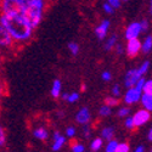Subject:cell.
Returning a JSON list of instances; mask_svg holds the SVG:
<instances>
[{
    "mask_svg": "<svg viewBox=\"0 0 152 152\" xmlns=\"http://www.w3.org/2000/svg\"><path fill=\"white\" fill-rule=\"evenodd\" d=\"M0 22L9 32L15 45H24L32 40L34 28L31 26V23L22 12L0 14Z\"/></svg>",
    "mask_w": 152,
    "mask_h": 152,
    "instance_id": "obj_1",
    "label": "cell"
},
{
    "mask_svg": "<svg viewBox=\"0 0 152 152\" xmlns=\"http://www.w3.org/2000/svg\"><path fill=\"white\" fill-rule=\"evenodd\" d=\"M48 5H49V0H31L24 6L22 14L24 15V17L27 18V21L31 23V26L34 29L42 23Z\"/></svg>",
    "mask_w": 152,
    "mask_h": 152,
    "instance_id": "obj_2",
    "label": "cell"
},
{
    "mask_svg": "<svg viewBox=\"0 0 152 152\" xmlns=\"http://www.w3.org/2000/svg\"><path fill=\"white\" fill-rule=\"evenodd\" d=\"M15 43L10 37L9 32L6 28L3 26V23L0 22V50L6 51V50H14L15 49Z\"/></svg>",
    "mask_w": 152,
    "mask_h": 152,
    "instance_id": "obj_3",
    "label": "cell"
},
{
    "mask_svg": "<svg viewBox=\"0 0 152 152\" xmlns=\"http://www.w3.org/2000/svg\"><path fill=\"white\" fill-rule=\"evenodd\" d=\"M142 95V91L137 90L135 86H132V88H128L126 91L124 93V96H123V102L126 105V106H130V105H135L137 102H140V97Z\"/></svg>",
    "mask_w": 152,
    "mask_h": 152,
    "instance_id": "obj_4",
    "label": "cell"
},
{
    "mask_svg": "<svg viewBox=\"0 0 152 152\" xmlns=\"http://www.w3.org/2000/svg\"><path fill=\"white\" fill-rule=\"evenodd\" d=\"M141 51V42L139 38L135 39H129L126 40V44L124 46V53L126 54L128 57H136Z\"/></svg>",
    "mask_w": 152,
    "mask_h": 152,
    "instance_id": "obj_5",
    "label": "cell"
},
{
    "mask_svg": "<svg viewBox=\"0 0 152 152\" xmlns=\"http://www.w3.org/2000/svg\"><path fill=\"white\" fill-rule=\"evenodd\" d=\"M132 117H133V122H134L135 128H140V126L145 125L151 119V112L146 111L145 108H141V110L136 111Z\"/></svg>",
    "mask_w": 152,
    "mask_h": 152,
    "instance_id": "obj_6",
    "label": "cell"
},
{
    "mask_svg": "<svg viewBox=\"0 0 152 152\" xmlns=\"http://www.w3.org/2000/svg\"><path fill=\"white\" fill-rule=\"evenodd\" d=\"M142 32H141V26H140V21H134L132 23H129L126 26L125 31H124V37L126 40L129 39H135V38H139Z\"/></svg>",
    "mask_w": 152,
    "mask_h": 152,
    "instance_id": "obj_7",
    "label": "cell"
},
{
    "mask_svg": "<svg viewBox=\"0 0 152 152\" xmlns=\"http://www.w3.org/2000/svg\"><path fill=\"white\" fill-rule=\"evenodd\" d=\"M141 77H144V75L140 74V72L137 71V68H132L129 71H126V73L124 75V85H125V88L128 89V88L134 86L136 84V82Z\"/></svg>",
    "mask_w": 152,
    "mask_h": 152,
    "instance_id": "obj_8",
    "label": "cell"
},
{
    "mask_svg": "<svg viewBox=\"0 0 152 152\" xmlns=\"http://www.w3.org/2000/svg\"><path fill=\"white\" fill-rule=\"evenodd\" d=\"M110 27H111V21L110 20H102L101 21L96 28H95V35L99 40H105L107 38V34H108V31H110Z\"/></svg>",
    "mask_w": 152,
    "mask_h": 152,
    "instance_id": "obj_9",
    "label": "cell"
},
{
    "mask_svg": "<svg viewBox=\"0 0 152 152\" xmlns=\"http://www.w3.org/2000/svg\"><path fill=\"white\" fill-rule=\"evenodd\" d=\"M75 122L80 125H84V124H90L91 122V113H90V110L88 107H80L78 110V112L75 113V117H74Z\"/></svg>",
    "mask_w": 152,
    "mask_h": 152,
    "instance_id": "obj_10",
    "label": "cell"
},
{
    "mask_svg": "<svg viewBox=\"0 0 152 152\" xmlns=\"http://www.w3.org/2000/svg\"><path fill=\"white\" fill-rule=\"evenodd\" d=\"M66 136L62 135L58 130H55L53 134V142H51V150L54 152H58L60 150H62V147L66 144Z\"/></svg>",
    "mask_w": 152,
    "mask_h": 152,
    "instance_id": "obj_11",
    "label": "cell"
},
{
    "mask_svg": "<svg viewBox=\"0 0 152 152\" xmlns=\"http://www.w3.org/2000/svg\"><path fill=\"white\" fill-rule=\"evenodd\" d=\"M32 135H33L34 139H37V140H39V141H46L49 139V136H50L49 129L43 124L34 126V128L32 129Z\"/></svg>",
    "mask_w": 152,
    "mask_h": 152,
    "instance_id": "obj_12",
    "label": "cell"
},
{
    "mask_svg": "<svg viewBox=\"0 0 152 152\" xmlns=\"http://www.w3.org/2000/svg\"><path fill=\"white\" fill-rule=\"evenodd\" d=\"M140 104L142 108H145L148 112H152V94L148 93H142L140 97Z\"/></svg>",
    "mask_w": 152,
    "mask_h": 152,
    "instance_id": "obj_13",
    "label": "cell"
},
{
    "mask_svg": "<svg viewBox=\"0 0 152 152\" xmlns=\"http://www.w3.org/2000/svg\"><path fill=\"white\" fill-rule=\"evenodd\" d=\"M50 94L54 99H58L62 94V82L60 79H55L51 84V89H50Z\"/></svg>",
    "mask_w": 152,
    "mask_h": 152,
    "instance_id": "obj_14",
    "label": "cell"
},
{
    "mask_svg": "<svg viewBox=\"0 0 152 152\" xmlns=\"http://www.w3.org/2000/svg\"><path fill=\"white\" fill-rule=\"evenodd\" d=\"M101 139L104 141H110L112 139H115V128L113 126H105L101 129Z\"/></svg>",
    "mask_w": 152,
    "mask_h": 152,
    "instance_id": "obj_15",
    "label": "cell"
},
{
    "mask_svg": "<svg viewBox=\"0 0 152 152\" xmlns=\"http://www.w3.org/2000/svg\"><path fill=\"white\" fill-rule=\"evenodd\" d=\"M117 43H118V37L116 34H112L108 38H106V40L104 43V49L106 51H111V50H113V48H115V45Z\"/></svg>",
    "mask_w": 152,
    "mask_h": 152,
    "instance_id": "obj_16",
    "label": "cell"
},
{
    "mask_svg": "<svg viewBox=\"0 0 152 152\" xmlns=\"http://www.w3.org/2000/svg\"><path fill=\"white\" fill-rule=\"evenodd\" d=\"M141 51L144 54H150L152 51V35H147L141 42Z\"/></svg>",
    "mask_w": 152,
    "mask_h": 152,
    "instance_id": "obj_17",
    "label": "cell"
},
{
    "mask_svg": "<svg viewBox=\"0 0 152 152\" xmlns=\"http://www.w3.org/2000/svg\"><path fill=\"white\" fill-rule=\"evenodd\" d=\"M104 102H105V105H107V106H110V107H117V106H119V97H116V96H113V95H110V96H106L105 97V100H104Z\"/></svg>",
    "mask_w": 152,
    "mask_h": 152,
    "instance_id": "obj_18",
    "label": "cell"
},
{
    "mask_svg": "<svg viewBox=\"0 0 152 152\" xmlns=\"http://www.w3.org/2000/svg\"><path fill=\"white\" fill-rule=\"evenodd\" d=\"M6 141H7V134H6L4 125L0 122V151L6 146Z\"/></svg>",
    "mask_w": 152,
    "mask_h": 152,
    "instance_id": "obj_19",
    "label": "cell"
},
{
    "mask_svg": "<svg viewBox=\"0 0 152 152\" xmlns=\"http://www.w3.org/2000/svg\"><path fill=\"white\" fill-rule=\"evenodd\" d=\"M102 146H104V140L101 137H95V139H93L91 142H90V150L93 152H96V151L101 150V147H102Z\"/></svg>",
    "mask_w": 152,
    "mask_h": 152,
    "instance_id": "obj_20",
    "label": "cell"
},
{
    "mask_svg": "<svg viewBox=\"0 0 152 152\" xmlns=\"http://www.w3.org/2000/svg\"><path fill=\"white\" fill-rule=\"evenodd\" d=\"M112 115V107L107 105H102L99 108V116L100 117H110Z\"/></svg>",
    "mask_w": 152,
    "mask_h": 152,
    "instance_id": "obj_21",
    "label": "cell"
},
{
    "mask_svg": "<svg viewBox=\"0 0 152 152\" xmlns=\"http://www.w3.org/2000/svg\"><path fill=\"white\" fill-rule=\"evenodd\" d=\"M117 146H118V141L116 139H112V140L107 141V144L105 146V152H116Z\"/></svg>",
    "mask_w": 152,
    "mask_h": 152,
    "instance_id": "obj_22",
    "label": "cell"
},
{
    "mask_svg": "<svg viewBox=\"0 0 152 152\" xmlns=\"http://www.w3.org/2000/svg\"><path fill=\"white\" fill-rule=\"evenodd\" d=\"M150 67H151V62H150L148 60H146V61H144L141 65L139 66V67H136V68H137L139 72H140L141 75H145V74L150 71Z\"/></svg>",
    "mask_w": 152,
    "mask_h": 152,
    "instance_id": "obj_23",
    "label": "cell"
},
{
    "mask_svg": "<svg viewBox=\"0 0 152 152\" xmlns=\"http://www.w3.org/2000/svg\"><path fill=\"white\" fill-rule=\"evenodd\" d=\"M69 147L71 152H85V146L79 141H73Z\"/></svg>",
    "mask_w": 152,
    "mask_h": 152,
    "instance_id": "obj_24",
    "label": "cell"
},
{
    "mask_svg": "<svg viewBox=\"0 0 152 152\" xmlns=\"http://www.w3.org/2000/svg\"><path fill=\"white\" fill-rule=\"evenodd\" d=\"M68 51L73 55V56H77L79 54V45L75 43V42H69L68 43Z\"/></svg>",
    "mask_w": 152,
    "mask_h": 152,
    "instance_id": "obj_25",
    "label": "cell"
},
{
    "mask_svg": "<svg viewBox=\"0 0 152 152\" xmlns=\"http://www.w3.org/2000/svg\"><path fill=\"white\" fill-rule=\"evenodd\" d=\"M117 116H118L119 118H125V117L130 116V107H129V106H123V107L118 108Z\"/></svg>",
    "mask_w": 152,
    "mask_h": 152,
    "instance_id": "obj_26",
    "label": "cell"
},
{
    "mask_svg": "<svg viewBox=\"0 0 152 152\" xmlns=\"http://www.w3.org/2000/svg\"><path fill=\"white\" fill-rule=\"evenodd\" d=\"M79 93H77V91H72V93H68V96H67V99H66V101L67 102H69V104H74V102H77V101L79 100Z\"/></svg>",
    "mask_w": 152,
    "mask_h": 152,
    "instance_id": "obj_27",
    "label": "cell"
},
{
    "mask_svg": "<svg viewBox=\"0 0 152 152\" xmlns=\"http://www.w3.org/2000/svg\"><path fill=\"white\" fill-rule=\"evenodd\" d=\"M125 121H124V126L128 130H134L135 129V125H134V122H133V117L132 116H128V117H125L124 118Z\"/></svg>",
    "mask_w": 152,
    "mask_h": 152,
    "instance_id": "obj_28",
    "label": "cell"
},
{
    "mask_svg": "<svg viewBox=\"0 0 152 152\" xmlns=\"http://www.w3.org/2000/svg\"><path fill=\"white\" fill-rule=\"evenodd\" d=\"M75 134H77V130H75V128H74L73 125L67 126L66 130H65V136L68 137V139H73L75 136Z\"/></svg>",
    "mask_w": 152,
    "mask_h": 152,
    "instance_id": "obj_29",
    "label": "cell"
},
{
    "mask_svg": "<svg viewBox=\"0 0 152 152\" xmlns=\"http://www.w3.org/2000/svg\"><path fill=\"white\" fill-rule=\"evenodd\" d=\"M82 133H83V136L85 139H89L91 136V126H90V124L82 125Z\"/></svg>",
    "mask_w": 152,
    "mask_h": 152,
    "instance_id": "obj_30",
    "label": "cell"
},
{
    "mask_svg": "<svg viewBox=\"0 0 152 152\" xmlns=\"http://www.w3.org/2000/svg\"><path fill=\"white\" fill-rule=\"evenodd\" d=\"M116 152H130V146L128 142H118Z\"/></svg>",
    "mask_w": 152,
    "mask_h": 152,
    "instance_id": "obj_31",
    "label": "cell"
},
{
    "mask_svg": "<svg viewBox=\"0 0 152 152\" xmlns=\"http://www.w3.org/2000/svg\"><path fill=\"white\" fill-rule=\"evenodd\" d=\"M142 93L152 94V78L145 80V84H144V88H142Z\"/></svg>",
    "mask_w": 152,
    "mask_h": 152,
    "instance_id": "obj_32",
    "label": "cell"
},
{
    "mask_svg": "<svg viewBox=\"0 0 152 152\" xmlns=\"http://www.w3.org/2000/svg\"><path fill=\"white\" fill-rule=\"evenodd\" d=\"M121 85L119 84H115L112 88H111V95L116 96V97H119L121 96Z\"/></svg>",
    "mask_w": 152,
    "mask_h": 152,
    "instance_id": "obj_33",
    "label": "cell"
},
{
    "mask_svg": "<svg viewBox=\"0 0 152 152\" xmlns=\"http://www.w3.org/2000/svg\"><path fill=\"white\" fill-rule=\"evenodd\" d=\"M6 94V86H5V82L1 79V77H0V102L3 101L4 96Z\"/></svg>",
    "mask_w": 152,
    "mask_h": 152,
    "instance_id": "obj_34",
    "label": "cell"
},
{
    "mask_svg": "<svg viewBox=\"0 0 152 152\" xmlns=\"http://www.w3.org/2000/svg\"><path fill=\"white\" fill-rule=\"evenodd\" d=\"M102 10L105 11V14H108V15H113V14H115V11H116L115 9H113V7L107 3V1L102 5Z\"/></svg>",
    "mask_w": 152,
    "mask_h": 152,
    "instance_id": "obj_35",
    "label": "cell"
},
{
    "mask_svg": "<svg viewBox=\"0 0 152 152\" xmlns=\"http://www.w3.org/2000/svg\"><path fill=\"white\" fill-rule=\"evenodd\" d=\"M113 50H115V53L117 55H122V54H124V45L122 43H117L115 45V48H113Z\"/></svg>",
    "mask_w": 152,
    "mask_h": 152,
    "instance_id": "obj_36",
    "label": "cell"
},
{
    "mask_svg": "<svg viewBox=\"0 0 152 152\" xmlns=\"http://www.w3.org/2000/svg\"><path fill=\"white\" fill-rule=\"evenodd\" d=\"M140 26H141V32H142V33L148 32V29H150V23H148L147 20H141V21H140Z\"/></svg>",
    "mask_w": 152,
    "mask_h": 152,
    "instance_id": "obj_37",
    "label": "cell"
},
{
    "mask_svg": "<svg viewBox=\"0 0 152 152\" xmlns=\"http://www.w3.org/2000/svg\"><path fill=\"white\" fill-rule=\"evenodd\" d=\"M101 79H102L104 82H110L112 79V73L110 71H104L102 73H101Z\"/></svg>",
    "mask_w": 152,
    "mask_h": 152,
    "instance_id": "obj_38",
    "label": "cell"
},
{
    "mask_svg": "<svg viewBox=\"0 0 152 152\" xmlns=\"http://www.w3.org/2000/svg\"><path fill=\"white\" fill-rule=\"evenodd\" d=\"M106 1H107L113 9H115V10L119 9L121 5H122V1H121V0H106Z\"/></svg>",
    "mask_w": 152,
    "mask_h": 152,
    "instance_id": "obj_39",
    "label": "cell"
},
{
    "mask_svg": "<svg viewBox=\"0 0 152 152\" xmlns=\"http://www.w3.org/2000/svg\"><path fill=\"white\" fill-rule=\"evenodd\" d=\"M145 80H146V79H145V77H141L140 79H139V80L136 82V84H135L134 86L136 88V89H137V90H140V91H142V88H144Z\"/></svg>",
    "mask_w": 152,
    "mask_h": 152,
    "instance_id": "obj_40",
    "label": "cell"
},
{
    "mask_svg": "<svg viewBox=\"0 0 152 152\" xmlns=\"http://www.w3.org/2000/svg\"><path fill=\"white\" fill-rule=\"evenodd\" d=\"M16 1H17V4L21 6V9H22V11H23V9H24V6H26L29 1H31V0H16Z\"/></svg>",
    "mask_w": 152,
    "mask_h": 152,
    "instance_id": "obj_41",
    "label": "cell"
},
{
    "mask_svg": "<svg viewBox=\"0 0 152 152\" xmlns=\"http://www.w3.org/2000/svg\"><path fill=\"white\" fill-rule=\"evenodd\" d=\"M134 152H146V148H145V146H144V145H139V146H136V147H135Z\"/></svg>",
    "mask_w": 152,
    "mask_h": 152,
    "instance_id": "obj_42",
    "label": "cell"
},
{
    "mask_svg": "<svg viewBox=\"0 0 152 152\" xmlns=\"http://www.w3.org/2000/svg\"><path fill=\"white\" fill-rule=\"evenodd\" d=\"M147 139H148V140L152 142V126H151V128H150V130H148V134H147Z\"/></svg>",
    "mask_w": 152,
    "mask_h": 152,
    "instance_id": "obj_43",
    "label": "cell"
},
{
    "mask_svg": "<svg viewBox=\"0 0 152 152\" xmlns=\"http://www.w3.org/2000/svg\"><path fill=\"white\" fill-rule=\"evenodd\" d=\"M4 62V51L3 50H0V65Z\"/></svg>",
    "mask_w": 152,
    "mask_h": 152,
    "instance_id": "obj_44",
    "label": "cell"
},
{
    "mask_svg": "<svg viewBox=\"0 0 152 152\" xmlns=\"http://www.w3.org/2000/svg\"><path fill=\"white\" fill-rule=\"evenodd\" d=\"M148 12H150V15L152 16V0H150V7H148Z\"/></svg>",
    "mask_w": 152,
    "mask_h": 152,
    "instance_id": "obj_45",
    "label": "cell"
},
{
    "mask_svg": "<svg viewBox=\"0 0 152 152\" xmlns=\"http://www.w3.org/2000/svg\"><path fill=\"white\" fill-rule=\"evenodd\" d=\"M80 90H82V91H85V90H86V85H85V84H82V85H80Z\"/></svg>",
    "mask_w": 152,
    "mask_h": 152,
    "instance_id": "obj_46",
    "label": "cell"
},
{
    "mask_svg": "<svg viewBox=\"0 0 152 152\" xmlns=\"http://www.w3.org/2000/svg\"><path fill=\"white\" fill-rule=\"evenodd\" d=\"M121 1L123 3V1H129V0H121Z\"/></svg>",
    "mask_w": 152,
    "mask_h": 152,
    "instance_id": "obj_47",
    "label": "cell"
},
{
    "mask_svg": "<svg viewBox=\"0 0 152 152\" xmlns=\"http://www.w3.org/2000/svg\"><path fill=\"white\" fill-rule=\"evenodd\" d=\"M1 3H3V0H0V5H1Z\"/></svg>",
    "mask_w": 152,
    "mask_h": 152,
    "instance_id": "obj_48",
    "label": "cell"
},
{
    "mask_svg": "<svg viewBox=\"0 0 152 152\" xmlns=\"http://www.w3.org/2000/svg\"><path fill=\"white\" fill-rule=\"evenodd\" d=\"M150 152H152V148H151V150H150Z\"/></svg>",
    "mask_w": 152,
    "mask_h": 152,
    "instance_id": "obj_49",
    "label": "cell"
}]
</instances>
